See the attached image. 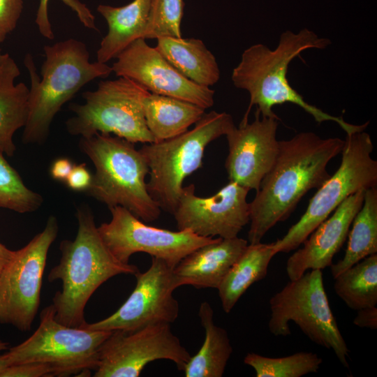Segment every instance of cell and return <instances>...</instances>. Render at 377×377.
I'll return each mask as SVG.
<instances>
[{"label":"cell","instance_id":"cell-1","mask_svg":"<svg viewBox=\"0 0 377 377\" xmlns=\"http://www.w3.org/2000/svg\"><path fill=\"white\" fill-rule=\"evenodd\" d=\"M344 140L301 132L279 140L275 162L249 202V244L260 242L277 223L286 220L302 198L330 177L327 166L342 151Z\"/></svg>","mask_w":377,"mask_h":377},{"label":"cell","instance_id":"cell-2","mask_svg":"<svg viewBox=\"0 0 377 377\" xmlns=\"http://www.w3.org/2000/svg\"><path fill=\"white\" fill-rule=\"evenodd\" d=\"M330 43V39L303 29L297 33L290 30L283 32L274 50L261 43L246 48L231 75L234 86L249 94V105L243 119H247L253 105L261 117L279 118L272 110L273 107L290 103L302 108L319 124L328 121L337 123L346 135L364 131L369 121L354 125L346 122L342 117L323 111L307 103L287 79L288 66L295 57L306 50H323Z\"/></svg>","mask_w":377,"mask_h":377},{"label":"cell","instance_id":"cell-3","mask_svg":"<svg viewBox=\"0 0 377 377\" xmlns=\"http://www.w3.org/2000/svg\"><path fill=\"white\" fill-rule=\"evenodd\" d=\"M78 229L73 240L64 239L59 263L48 274L50 282L60 280L61 290L52 297L56 320L69 327H84V309L94 292L110 278L133 274L138 267L119 261L103 242L88 207L77 211Z\"/></svg>","mask_w":377,"mask_h":377},{"label":"cell","instance_id":"cell-4","mask_svg":"<svg viewBox=\"0 0 377 377\" xmlns=\"http://www.w3.org/2000/svg\"><path fill=\"white\" fill-rule=\"evenodd\" d=\"M44 52L41 78L32 55L28 53L24 59L31 84L29 116L22 135L26 144L45 142L51 123L63 105L87 83L105 78L112 72L107 64L90 62L86 45L74 38L45 45Z\"/></svg>","mask_w":377,"mask_h":377},{"label":"cell","instance_id":"cell-5","mask_svg":"<svg viewBox=\"0 0 377 377\" xmlns=\"http://www.w3.org/2000/svg\"><path fill=\"white\" fill-rule=\"evenodd\" d=\"M79 146L95 166L85 191L108 208L121 206L144 222L158 219L161 209L148 192L147 162L131 142L109 133L81 138Z\"/></svg>","mask_w":377,"mask_h":377},{"label":"cell","instance_id":"cell-6","mask_svg":"<svg viewBox=\"0 0 377 377\" xmlns=\"http://www.w3.org/2000/svg\"><path fill=\"white\" fill-rule=\"evenodd\" d=\"M194 127L169 140L144 143L139 149L149 168L147 190L160 208L173 214L184 179L202 165L207 146L235 125L225 112H205Z\"/></svg>","mask_w":377,"mask_h":377},{"label":"cell","instance_id":"cell-7","mask_svg":"<svg viewBox=\"0 0 377 377\" xmlns=\"http://www.w3.org/2000/svg\"><path fill=\"white\" fill-rule=\"evenodd\" d=\"M111 332L65 325L56 320L50 304L40 312L36 331L0 356L7 367L40 362L51 367L53 376H89L97 367L100 348Z\"/></svg>","mask_w":377,"mask_h":377},{"label":"cell","instance_id":"cell-8","mask_svg":"<svg viewBox=\"0 0 377 377\" xmlns=\"http://www.w3.org/2000/svg\"><path fill=\"white\" fill-rule=\"evenodd\" d=\"M149 93L128 77L101 81L96 90L82 94L83 104L69 105L75 114L66 122L67 131L81 138L103 133L133 143L155 142L144 113V99Z\"/></svg>","mask_w":377,"mask_h":377},{"label":"cell","instance_id":"cell-9","mask_svg":"<svg viewBox=\"0 0 377 377\" xmlns=\"http://www.w3.org/2000/svg\"><path fill=\"white\" fill-rule=\"evenodd\" d=\"M373 149L371 137L364 131L346 135L339 167L318 188L300 220L273 242L276 254L298 248L348 196L376 187L377 161L371 156Z\"/></svg>","mask_w":377,"mask_h":377},{"label":"cell","instance_id":"cell-10","mask_svg":"<svg viewBox=\"0 0 377 377\" xmlns=\"http://www.w3.org/2000/svg\"><path fill=\"white\" fill-rule=\"evenodd\" d=\"M269 332L274 336L291 334L293 321L313 342L332 349L348 367L349 350L338 327L325 290L321 269H311L290 281L269 300Z\"/></svg>","mask_w":377,"mask_h":377},{"label":"cell","instance_id":"cell-11","mask_svg":"<svg viewBox=\"0 0 377 377\" xmlns=\"http://www.w3.org/2000/svg\"><path fill=\"white\" fill-rule=\"evenodd\" d=\"M58 231L57 220L51 216L40 232L14 251L0 274V323L22 332L31 329L40 306L48 251Z\"/></svg>","mask_w":377,"mask_h":377},{"label":"cell","instance_id":"cell-12","mask_svg":"<svg viewBox=\"0 0 377 377\" xmlns=\"http://www.w3.org/2000/svg\"><path fill=\"white\" fill-rule=\"evenodd\" d=\"M191 357L169 323L114 330L100 348L94 376L138 377L147 364L157 360H170L183 371Z\"/></svg>","mask_w":377,"mask_h":377},{"label":"cell","instance_id":"cell-13","mask_svg":"<svg viewBox=\"0 0 377 377\" xmlns=\"http://www.w3.org/2000/svg\"><path fill=\"white\" fill-rule=\"evenodd\" d=\"M109 209L111 220L97 227L98 231L110 253L123 263L142 252L174 268L188 253L217 239L198 236L189 230L172 231L148 226L121 206Z\"/></svg>","mask_w":377,"mask_h":377},{"label":"cell","instance_id":"cell-14","mask_svg":"<svg viewBox=\"0 0 377 377\" xmlns=\"http://www.w3.org/2000/svg\"><path fill=\"white\" fill-rule=\"evenodd\" d=\"M164 260L151 257L145 272L135 274L136 286L124 303L112 315L86 327L96 330H133L148 325L174 323L179 306L173 296L177 288L173 273Z\"/></svg>","mask_w":377,"mask_h":377},{"label":"cell","instance_id":"cell-15","mask_svg":"<svg viewBox=\"0 0 377 377\" xmlns=\"http://www.w3.org/2000/svg\"><path fill=\"white\" fill-rule=\"evenodd\" d=\"M194 184L182 188L172 214L178 230H189L198 236L223 239L237 237L249 223V189L229 182L213 195L198 197Z\"/></svg>","mask_w":377,"mask_h":377},{"label":"cell","instance_id":"cell-16","mask_svg":"<svg viewBox=\"0 0 377 377\" xmlns=\"http://www.w3.org/2000/svg\"><path fill=\"white\" fill-rule=\"evenodd\" d=\"M115 59L111 67L117 76L128 77L150 93L184 100L205 110L214 105V89L184 77L145 39L134 41Z\"/></svg>","mask_w":377,"mask_h":377},{"label":"cell","instance_id":"cell-17","mask_svg":"<svg viewBox=\"0 0 377 377\" xmlns=\"http://www.w3.org/2000/svg\"><path fill=\"white\" fill-rule=\"evenodd\" d=\"M279 118L261 117L243 119L226 135L228 154L225 168L229 182L257 191L274 165L279 151L276 131Z\"/></svg>","mask_w":377,"mask_h":377},{"label":"cell","instance_id":"cell-18","mask_svg":"<svg viewBox=\"0 0 377 377\" xmlns=\"http://www.w3.org/2000/svg\"><path fill=\"white\" fill-rule=\"evenodd\" d=\"M359 191L345 199L288 259L286 272L295 280L308 269H323L332 265L334 256L346 241L352 221L362 205L364 192Z\"/></svg>","mask_w":377,"mask_h":377},{"label":"cell","instance_id":"cell-19","mask_svg":"<svg viewBox=\"0 0 377 377\" xmlns=\"http://www.w3.org/2000/svg\"><path fill=\"white\" fill-rule=\"evenodd\" d=\"M247 245L248 241L238 236L217 237L195 249L173 268L176 287L189 285L196 288H217Z\"/></svg>","mask_w":377,"mask_h":377},{"label":"cell","instance_id":"cell-20","mask_svg":"<svg viewBox=\"0 0 377 377\" xmlns=\"http://www.w3.org/2000/svg\"><path fill=\"white\" fill-rule=\"evenodd\" d=\"M151 0H133L114 7L101 4L97 11L107 22L108 31L96 52L97 61L107 64L145 34Z\"/></svg>","mask_w":377,"mask_h":377},{"label":"cell","instance_id":"cell-21","mask_svg":"<svg viewBox=\"0 0 377 377\" xmlns=\"http://www.w3.org/2000/svg\"><path fill=\"white\" fill-rule=\"evenodd\" d=\"M20 71L8 53L0 62V152L13 156V141L17 130L24 127L29 116V88L23 82L15 84Z\"/></svg>","mask_w":377,"mask_h":377},{"label":"cell","instance_id":"cell-22","mask_svg":"<svg viewBox=\"0 0 377 377\" xmlns=\"http://www.w3.org/2000/svg\"><path fill=\"white\" fill-rule=\"evenodd\" d=\"M155 48L182 75L200 86L210 87L220 79V69L214 55L202 40L162 37Z\"/></svg>","mask_w":377,"mask_h":377},{"label":"cell","instance_id":"cell-23","mask_svg":"<svg viewBox=\"0 0 377 377\" xmlns=\"http://www.w3.org/2000/svg\"><path fill=\"white\" fill-rule=\"evenodd\" d=\"M143 106L146 124L155 142L184 133L205 113V109L194 103L150 92Z\"/></svg>","mask_w":377,"mask_h":377},{"label":"cell","instance_id":"cell-24","mask_svg":"<svg viewBox=\"0 0 377 377\" xmlns=\"http://www.w3.org/2000/svg\"><path fill=\"white\" fill-rule=\"evenodd\" d=\"M275 255L273 242L247 245L217 288L226 313L230 312L252 284L266 276L269 263Z\"/></svg>","mask_w":377,"mask_h":377},{"label":"cell","instance_id":"cell-25","mask_svg":"<svg viewBox=\"0 0 377 377\" xmlns=\"http://www.w3.org/2000/svg\"><path fill=\"white\" fill-rule=\"evenodd\" d=\"M198 316L205 330V340L183 371L186 377H221L232 353L226 330L214 323V311L207 302L199 307Z\"/></svg>","mask_w":377,"mask_h":377},{"label":"cell","instance_id":"cell-26","mask_svg":"<svg viewBox=\"0 0 377 377\" xmlns=\"http://www.w3.org/2000/svg\"><path fill=\"white\" fill-rule=\"evenodd\" d=\"M351 226L343 258L330 266L334 278L364 258L377 253L376 187L365 191L362 205Z\"/></svg>","mask_w":377,"mask_h":377},{"label":"cell","instance_id":"cell-27","mask_svg":"<svg viewBox=\"0 0 377 377\" xmlns=\"http://www.w3.org/2000/svg\"><path fill=\"white\" fill-rule=\"evenodd\" d=\"M334 279L336 294L353 310L377 304V253L370 255Z\"/></svg>","mask_w":377,"mask_h":377},{"label":"cell","instance_id":"cell-28","mask_svg":"<svg viewBox=\"0 0 377 377\" xmlns=\"http://www.w3.org/2000/svg\"><path fill=\"white\" fill-rule=\"evenodd\" d=\"M322 362V358L311 352H299L282 357L249 353L244 358V363L254 369L257 377H301L316 373Z\"/></svg>","mask_w":377,"mask_h":377},{"label":"cell","instance_id":"cell-29","mask_svg":"<svg viewBox=\"0 0 377 377\" xmlns=\"http://www.w3.org/2000/svg\"><path fill=\"white\" fill-rule=\"evenodd\" d=\"M43 202L42 196L26 186L17 172L0 152V207L29 213L36 211Z\"/></svg>","mask_w":377,"mask_h":377},{"label":"cell","instance_id":"cell-30","mask_svg":"<svg viewBox=\"0 0 377 377\" xmlns=\"http://www.w3.org/2000/svg\"><path fill=\"white\" fill-rule=\"evenodd\" d=\"M184 0H151L144 39L181 38Z\"/></svg>","mask_w":377,"mask_h":377},{"label":"cell","instance_id":"cell-31","mask_svg":"<svg viewBox=\"0 0 377 377\" xmlns=\"http://www.w3.org/2000/svg\"><path fill=\"white\" fill-rule=\"evenodd\" d=\"M40 0L36 13V24L40 34L45 38L52 40L54 35L48 17V2ZM77 14L82 24L88 29L98 31L95 24V17L89 8L80 0H61Z\"/></svg>","mask_w":377,"mask_h":377},{"label":"cell","instance_id":"cell-32","mask_svg":"<svg viewBox=\"0 0 377 377\" xmlns=\"http://www.w3.org/2000/svg\"><path fill=\"white\" fill-rule=\"evenodd\" d=\"M22 9V0H0V43L15 29Z\"/></svg>","mask_w":377,"mask_h":377},{"label":"cell","instance_id":"cell-33","mask_svg":"<svg viewBox=\"0 0 377 377\" xmlns=\"http://www.w3.org/2000/svg\"><path fill=\"white\" fill-rule=\"evenodd\" d=\"M53 376L51 367L44 363L26 362L6 367L0 377Z\"/></svg>","mask_w":377,"mask_h":377},{"label":"cell","instance_id":"cell-34","mask_svg":"<svg viewBox=\"0 0 377 377\" xmlns=\"http://www.w3.org/2000/svg\"><path fill=\"white\" fill-rule=\"evenodd\" d=\"M92 175L89 172L85 163L73 165L69 175L66 179L67 186L76 191H86L91 182Z\"/></svg>","mask_w":377,"mask_h":377},{"label":"cell","instance_id":"cell-35","mask_svg":"<svg viewBox=\"0 0 377 377\" xmlns=\"http://www.w3.org/2000/svg\"><path fill=\"white\" fill-rule=\"evenodd\" d=\"M354 325L360 327L377 329V308L376 306L357 310L353 320Z\"/></svg>","mask_w":377,"mask_h":377},{"label":"cell","instance_id":"cell-36","mask_svg":"<svg viewBox=\"0 0 377 377\" xmlns=\"http://www.w3.org/2000/svg\"><path fill=\"white\" fill-rule=\"evenodd\" d=\"M73 163L66 158H60L54 161L50 168V175L54 179L66 181L73 167Z\"/></svg>","mask_w":377,"mask_h":377},{"label":"cell","instance_id":"cell-37","mask_svg":"<svg viewBox=\"0 0 377 377\" xmlns=\"http://www.w3.org/2000/svg\"><path fill=\"white\" fill-rule=\"evenodd\" d=\"M13 253L14 251L10 250L0 242V274L12 258Z\"/></svg>","mask_w":377,"mask_h":377},{"label":"cell","instance_id":"cell-38","mask_svg":"<svg viewBox=\"0 0 377 377\" xmlns=\"http://www.w3.org/2000/svg\"><path fill=\"white\" fill-rule=\"evenodd\" d=\"M8 343L0 339V351L8 349Z\"/></svg>","mask_w":377,"mask_h":377},{"label":"cell","instance_id":"cell-39","mask_svg":"<svg viewBox=\"0 0 377 377\" xmlns=\"http://www.w3.org/2000/svg\"><path fill=\"white\" fill-rule=\"evenodd\" d=\"M7 367L6 363L3 362V360L1 359L0 356V374L1 372L4 370V369Z\"/></svg>","mask_w":377,"mask_h":377},{"label":"cell","instance_id":"cell-40","mask_svg":"<svg viewBox=\"0 0 377 377\" xmlns=\"http://www.w3.org/2000/svg\"><path fill=\"white\" fill-rule=\"evenodd\" d=\"M2 54L3 53H1V50H0V62H1V57H2Z\"/></svg>","mask_w":377,"mask_h":377}]
</instances>
